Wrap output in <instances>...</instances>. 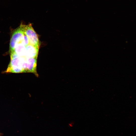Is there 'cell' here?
Returning <instances> with one entry per match:
<instances>
[{"instance_id":"obj_6","label":"cell","mask_w":136,"mask_h":136,"mask_svg":"<svg viewBox=\"0 0 136 136\" xmlns=\"http://www.w3.org/2000/svg\"><path fill=\"white\" fill-rule=\"evenodd\" d=\"M13 51L19 57L26 56V47L22 44L19 43L16 46Z\"/></svg>"},{"instance_id":"obj_4","label":"cell","mask_w":136,"mask_h":136,"mask_svg":"<svg viewBox=\"0 0 136 136\" xmlns=\"http://www.w3.org/2000/svg\"><path fill=\"white\" fill-rule=\"evenodd\" d=\"M24 33L28 37L29 44L40 47V44L38 36L31 23L24 24Z\"/></svg>"},{"instance_id":"obj_5","label":"cell","mask_w":136,"mask_h":136,"mask_svg":"<svg viewBox=\"0 0 136 136\" xmlns=\"http://www.w3.org/2000/svg\"><path fill=\"white\" fill-rule=\"evenodd\" d=\"M26 47V56L29 58L38 57L39 47L29 44Z\"/></svg>"},{"instance_id":"obj_1","label":"cell","mask_w":136,"mask_h":136,"mask_svg":"<svg viewBox=\"0 0 136 136\" xmlns=\"http://www.w3.org/2000/svg\"><path fill=\"white\" fill-rule=\"evenodd\" d=\"M11 61L5 73H24L22 63L20 57L18 56L13 51L10 53Z\"/></svg>"},{"instance_id":"obj_3","label":"cell","mask_w":136,"mask_h":136,"mask_svg":"<svg viewBox=\"0 0 136 136\" xmlns=\"http://www.w3.org/2000/svg\"><path fill=\"white\" fill-rule=\"evenodd\" d=\"M24 24H21L17 28L14 30L12 34L10 39V53L13 51L16 46L21 43L24 36Z\"/></svg>"},{"instance_id":"obj_2","label":"cell","mask_w":136,"mask_h":136,"mask_svg":"<svg viewBox=\"0 0 136 136\" xmlns=\"http://www.w3.org/2000/svg\"><path fill=\"white\" fill-rule=\"evenodd\" d=\"M21 60L24 73H31L38 77L37 72V57L29 58L25 56L20 57Z\"/></svg>"},{"instance_id":"obj_7","label":"cell","mask_w":136,"mask_h":136,"mask_svg":"<svg viewBox=\"0 0 136 136\" xmlns=\"http://www.w3.org/2000/svg\"><path fill=\"white\" fill-rule=\"evenodd\" d=\"M23 43L25 46L29 44V39L27 37L25 34L23 39Z\"/></svg>"}]
</instances>
